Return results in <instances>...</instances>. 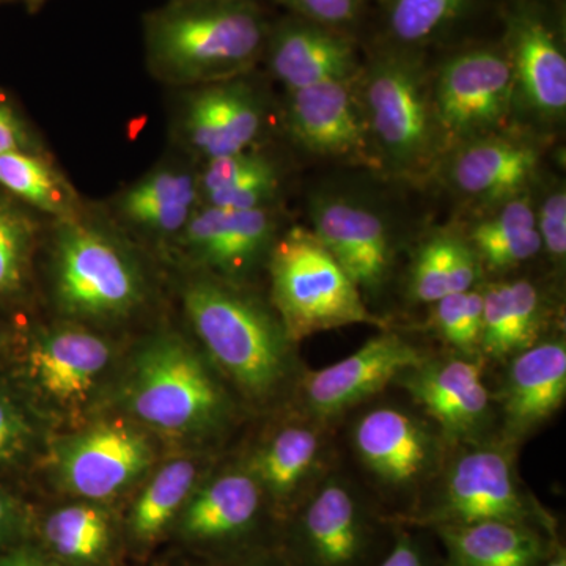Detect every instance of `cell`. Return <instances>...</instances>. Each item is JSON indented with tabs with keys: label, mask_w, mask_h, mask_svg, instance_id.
I'll use <instances>...</instances> for the list:
<instances>
[{
	"label": "cell",
	"mask_w": 566,
	"mask_h": 566,
	"mask_svg": "<svg viewBox=\"0 0 566 566\" xmlns=\"http://www.w3.org/2000/svg\"><path fill=\"white\" fill-rule=\"evenodd\" d=\"M32 523L28 506L0 488V551L31 538Z\"/></svg>",
	"instance_id": "40"
},
{
	"label": "cell",
	"mask_w": 566,
	"mask_h": 566,
	"mask_svg": "<svg viewBox=\"0 0 566 566\" xmlns=\"http://www.w3.org/2000/svg\"><path fill=\"white\" fill-rule=\"evenodd\" d=\"M32 438V423L24 408L0 387V468L20 460Z\"/></svg>",
	"instance_id": "37"
},
{
	"label": "cell",
	"mask_w": 566,
	"mask_h": 566,
	"mask_svg": "<svg viewBox=\"0 0 566 566\" xmlns=\"http://www.w3.org/2000/svg\"><path fill=\"white\" fill-rule=\"evenodd\" d=\"M266 520L275 524L262 486L240 461L199 483L172 532L203 558L237 557L271 549L259 543Z\"/></svg>",
	"instance_id": "10"
},
{
	"label": "cell",
	"mask_w": 566,
	"mask_h": 566,
	"mask_svg": "<svg viewBox=\"0 0 566 566\" xmlns=\"http://www.w3.org/2000/svg\"><path fill=\"white\" fill-rule=\"evenodd\" d=\"M428 354L403 335L381 329L352 356L319 370L305 368L294 389L297 411L334 427Z\"/></svg>",
	"instance_id": "11"
},
{
	"label": "cell",
	"mask_w": 566,
	"mask_h": 566,
	"mask_svg": "<svg viewBox=\"0 0 566 566\" xmlns=\"http://www.w3.org/2000/svg\"><path fill=\"white\" fill-rule=\"evenodd\" d=\"M485 360L450 353L427 357L408 368L394 385L434 423L449 447L497 433L494 394L488 389Z\"/></svg>",
	"instance_id": "12"
},
{
	"label": "cell",
	"mask_w": 566,
	"mask_h": 566,
	"mask_svg": "<svg viewBox=\"0 0 566 566\" xmlns=\"http://www.w3.org/2000/svg\"><path fill=\"white\" fill-rule=\"evenodd\" d=\"M202 482L199 464L175 458L145 483L123 521V538L137 554L147 553L174 531L193 490Z\"/></svg>",
	"instance_id": "28"
},
{
	"label": "cell",
	"mask_w": 566,
	"mask_h": 566,
	"mask_svg": "<svg viewBox=\"0 0 566 566\" xmlns=\"http://www.w3.org/2000/svg\"><path fill=\"white\" fill-rule=\"evenodd\" d=\"M7 0H0V6H2V3H6Z\"/></svg>",
	"instance_id": "47"
},
{
	"label": "cell",
	"mask_w": 566,
	"mask_h": 566,
	"mask_svg": "<svg viewBox=\"0 0 566 566\" xmlns=\"http://www.w3.org/2000/svg\"><path fill=\"white\" fill-rule=\"evenodd\" d=\"M395 528L356 483L331 471L283 521L274 551L289 566H374Z\"/></svg>",
	"instance_id": "5"
},
{
	"label": "cell",
	"mask_w": 566,
	"mask_h": 566,
	"mask_svg": "<svg viewBox=\"0 0 566 566\" xmlns=\"http://www.w3.org/2000/svg\"><path fill=\"white\" fill-rule=\"evenodd\" d=\"M520 446L494 433L450 447L441 471L401 526L428 528L509 521L558 534L556 517L539 504L517 471Z\"/></svg>",
	"instance_id": "4"
},
{
	"label": "cell",
	"mask_w": 566,
	"mask_h": 566,
	"mask_svg": "<svg viewBox=\"0 0 566 566\" xmlns=\"http://www.w3.org/2000/svg\"><path fill=\"white\" fill-rule=\"evenodd\" d=\"M200 200L197 177L186 170L158 169L123 193V218L155 237H180Z\"/></svg>",
	"instance_id": "29"
},
{
	"label": "cell",
	"mask_w": 566,
	"mask_h": 566,
	"mask_svg": "<svg viewBox=\"0 0 566 566\" xmlns=\"http://www.w3.org/2000/svg\"><path fill=\"white\" fill-rule=\"evenodd\" d=\"M182 304L205 356L245 401L270 406L294 394L305 368L275 311L211 274L186 283Z\"/></svg>",
	"instance_id": "1"
},
{
	"label": "cell",
	"mask_w": 566,
	"mask_h": 566,
	"mask_svg": "<svg viewBox=\"0 0 566 566\" xmlns=\"http://www.w3.org/2000/svg\"><path fill=\"white\" fill-rule=\"evenodd\" d=\"M497 395V433L521 446L560 411L566 398V340L549 334L505 360Z\"/></svg>",
	"instance_id": "17"
},
{
	"label": "cell",
	"mask_w": 566,
	"mask_h": 566,
	"mask_svg": "<svg viewBox=\"0 0 566 566\" xmlns=\"http://www.w3.org/2000/svg\"><path fill=\"white\" fill-rule=\"evenodd\" d=\"M482 264L465 238L438 233L428 238L412 260L409 293L419 304H434L453 293L479 286Z\"/></svg>",
	"instance_id": "30"
},
{
	"label": "cell",
	"mask_w": 566,
	"mask_h": 566,
	"mask_svg": "<svg viewBox=\"0 0 566 566\" xmlns=\"http://www.w3.org/2000/svg\"><path fill=\"white\" fill-rule=\"evenodd\" d=\"M289 125L308 150L334 158L367 155V133L348 81L324 82L292 91Z\"/></svg>",
	"instance_id": "24"
},
{
	"label": "cell",
	"mask_w": 566,
	"mask_h": 566,
	"mask_svg": "<svg viewBox=\"0 0 566 566\" xmlns=\"http://www.w3.org/2000/svg\"><path fill=\"white\" fill-rule=\"evenodd\" d=\"M516 82L504 52L479 48L442 66L436 85V122L452 139L490 132L504 122Z\"/></svg>",
	"instance_id": "14"
},
{
	"label": "cell",
	"mask_w": 566,
	"mask_h": 566,
	"mask_svg": "<svg viewBox=\"0 0 566 566\" xmlns=\"http://www.w3.org/2000/svg\"><path fill=\"white\" fill-rule=\"evenodd\" d=\"M7 2L21 3L28 13L33 14L39 13V11L43 9L44 6H46L48 0H7Z\"/></svg>",
	"instance_id": "46"
},
{
	"label": "cell",
	"mask_w": 566,
	"mask_h": 566,
	"mask_svg": "<svg viewBox=\"0 0 566 566\" xmlns=\"http://www.w3.org/2000/svg\"><path fill=\"white\" fill-rule=\"evenodd\" d=\"M509 59L515 82L534 109L560 117L566 109V59L556 32L535 7L517 3L509 17Z\"/></svg>",
	"instance_id": "21"
},
{
	"label": "cell",
	"mask_w": 566,
	"mask_h": 566,
	"mask_svg": "<svg viewBox=\"0 0 566 566\" xmlns=\"http://www.w3.org/2000/svg\"><path fill=\"white\" fill-rule=\"evenodd\" d=\"M0 188L29 207L55 216L57 221L81 216L80 197L73 186L39 150L0 156Z\"/></svg>",
	"instance_id": "33"
},
{
	"label": "cell",
	"mask_w": 566,
	"mask_h": 566,
	"mask_svg": "<svg viewBox=\"0 0 566 566\" xmlns=\"http://www.w3.org/2000/svg\"><path fill=\"white\" fill-rule=\"evenodd\" d=\"M333 428L296 409L244 458L277 527L334 471Z\"/></svg>",
	"instance_id": "13"
},
{
	"label": "cell",
	"mask_w": 566,
	"mask_h": 566,
	"mask_svg": "<svg viewBox=\"0 0 566 566\" xmlns=\"http://www.w3.org/2000/svg\"><path fill=\"white\" fill-rule=\"evenodd\" d=\"M252 2H255V0H252Z\"/></svg>",
	"instance_id": "48"
},
{
	"label": "cell",
	"mask_w": 566,
	"mask_h": 566,
	"mask_svg": "<svg viewBox=\"0 0 566 566\" xmlns=\"http://www.w3.org/2000/svg\"><path fill=\"white\" fill-rule=\"evenodd\" d=\"M482 326L483 292L479 286L469 292L449 294L431 304V331L452 353L482 359Z\"/></svg>",
	"instance_id": "35"
},
{
	"label": "cell",
	"mask_w": 566,
	"mask_h": 566,
	"mask_svg": "<svg viewBox=\"0 0 566 566\" xmlns=\"http://www.w3.org/2000/svg\"><path fill=\"white\" fill-rule=\"evenodd\" d=\"M536 216V229L542 238V248L551 259L564 263L566 255V196L556 191L543 200Z\"/></svg>",
	"instance_id": "38"
},
{
	"label": "cell",
	"mask_w": 566,
	"mask_h": 566,
	"mask_svg": "<svg viewBox=\"0 0 566 566\" xmlns=\"http://www.w3.org/2000/svg\"><path fill=\"white\" fill-rule=\"evenodd\" d=\"M266 51L275 76L292 91L349 81L357 69L352 40L307 20L286 21L271 31Z\"/></svg>",
	"instance_id": "22"
},
{
	"label": "cell",
	"mask_w": 566,
	"mask_h": 566,
	"mask_svg": "<svg viewBox=\"0 0 566 566\" xmlns=\"http://www.w3.org/2000/svg\"><path fill=\"white\" fill-rule=\"evenodd\" d=\"M153 461L150 433L132 417H111L59 439L51 464L71 497L109 504L136 485Z\"/></svg>",
	"instance_id": "9"
},
{
	"label": "cell",
	"mask_w": 566,
	"mask_h": 566,
	"mask_svg": "<svg viewBox=\"0 0 566 566\" xmlns=\"http://www.w3.org/2000/svg\"><path fill=\"white\" fill-rule=\"evenodd\" d=\"M21 150H36L35 142L17 112L0 102V156Z\"/></svg>",
	"instance_id": "42"
},
{
	"label": "cell",
	"mask_w": 566,
	"mask_h": 566,
	"mask_svg": "<svg viewBox=\"0 0 566 566\" xmlns=\"http://www.w3.org/2000/svg\"><path fill=\"white\" fill-rule=\"evenodd\" d=\"M35 241V219L0 193V300L24 290Z\"/></svg>",
	"instance_id": "34"
},
{
	"label": "cell",
	"mask_w": 566,
	"mask_h": 566,
	"mask_svg": "<svg viewBox=\"0 0 566 566\" xmlns=\"http://www.w3.org/2000/svg\"><path fill=\"white\" fill-rule=\"evenodd\" d=\"M482 270L505 273L542 251L534 208L526 199L506 202L502 210L476 223L468 238Z\"/></svg>",
	"instance_id": "32"
},
{
	"label": "cell",
	"mask_w": 566,
	"mask_h": 566,
	"mask_svg": "<svg viewBox=\"0 0 566 566\" xmlns=\"http://www.w3.org/2000/svg\"><path fill=\"white\" fill-rule=\"evenodd\" d=\"M538 566H566V549L562 542H558L549 556L545 558Z\"/></svg>",
	"instance_id": "45"
},
{
	"label": "cell",
	"mask_w": 566,
	"mask_h": 566,
	"mask_svg": "<svg viewBox=\"0 0 566 566\" xmlns=\"http://www.w3.org/2000/svg\"><path fill=\"white\" fill-rule=\"evenodd\" d=\"M270 33L252 0H169L144 18L153 76L175 85L232 81L259 61Z\"/></svg>",
	"instance_id": "2"
},
{
	"label": "cell",
	"mask_w": 566,
	"mask_h": 566,
	"mask_svg": "<svg viewBox=\"0 0 566 566\" xmlns=\"http://www.w3.org/2000/svg\"><path fill=\"white\" fill-rule=\"evenodd\" d=\"M471 0H387L390 35L403 46H417L447 31Z\"/></svg>",
	"instance_id": "36"
},
{
	"label": "cell",
	"mask_w": 566,
	"mask_h": 566,
	"mask_svg": "<svg viewBox=\"0 0 566 566\" xmlns=\"http://www.w3.org/2000/svg\"><path fill=\"white\" fill-rule=\"evenodd\" d=\"M54 241L55 303L85 322H117L147 296L139 262L109 230L81 216L57 221Z\"/></svg>",
	"instance_id": "7"
},
{
	"label": "cell",
	"mask_w": 566,
	"mask_h": 566,
	"mask_svg": "<svg viewBox=\"0 0 566 566\" xmlns=\"http://www.w3.org/2000/svg\"><path fill=\"white\" fill-rule=\"evenodd\" d=\"M274 219L266 208L234 211L196 210L180 243L192 262L214 277L241 285L274 244Z\"/></svg>",
	"instance_id": "18"
},
{
	"label": "cell",
	"mask_w": 566,
	"mask_h": 566,
	"mask_svg": "<svg viewBox=\"0 0 566 566\" xmlns=\"http://www.w3.org/2000/svg\"><path fill=\"white\" fill-rule=\"evenodd\" d=\"M197 182L205 207L234 211L266 208L279 188L273 163L249 151L211 159Z\"/></svg>",
	"instance_id": "31"
},
{
	"label": "cell",
	"mask_w": 566,
	"mask_h": 566,
	"mask_svg": "<svg viewBox=\"0 0 566 566\" xmlns=\"http://www.w3.org/2000/svg\"><path fill=\"white\" fill-rule=\"evenodd\" d=\"M0 566H57L33 539L0 551Z\"/></svg>",
	"instance_id": "43"
},
{
	"label": "cell",
	"mask_w": 566,
	"mask_h": 566,
	"mask_svg": "<svg viewBox=\"0 0 566 566\" xmlns=\"http://www.w3.org/2000/svg\"><path fill=\"white\" fill-rule=\"evenodd\" d=\"M270 274L274 311L293 344L353 324L389 329L312 230L296 227L274 241Z\"/></svg>",
	"instance_id": "6"
},
{
	"label": "cell",
	"mask_w": 566,
	"mask_h": 566,
	"mask_svg": "<svg viewBox=\"0 0 566 566\" xmlns=\"http://www.w3.org/2000/svg\"><path fill=\"white\" fill-rule=\"evenodd\" d=\"M312 232L352 277L360 293L385 289L392 271L389 230L376 212L352 200H322L312 211Z\"/></svg>",
	"instance_id": "19"
},
{
	"label": "cell",
	"mask_w": 566,
	"mask_h": 566,
	"mask_svg": "<svg viewBox=\"0 0 566 566\" xmlns=\"http://www.w3.org/2000/svg\"><path fill=\"white\" fill-rule=\"evenodd\" d=\"M444 549V566H538L558 534L509 521H483L433 528Z\"/></svg>",
	"instance_id": "25"
},
{
	"label": "cell",
	"mask_w": 566,
	"mask_h": 566,
	"mask_svg": "<svg viewBox=\"0 0 566 566\" xmlns=\"http://www.w3.org/2000/svg\"><path fill=\"white\" fill-rule=\"evenodd\" d=\"M304 20L338 31L359 17L363 0H285Z\"/></svg>",
	"instance_id": "39"
},
{
	"label": "cell",
	"mask_w": 566,
	"mask_h": 566,
	"mask_svg": "<svg viewBox=\"0 0 566 566\" xmlns=\"http://www.w3.org/2000/svg\"><path fill=\"white\" fill-rule=\"evenodd\" d=\"M31 539L57 566H112L125 542L109 505L80 499L33 517Z\"/></svg>",
	"instance_id": "23"
},
{
	"label": "cell",
	"mask_w": 566,
	"mask_h": 566,
	"mask_svg": "<svg viewBox=\"0 0 566 566\" xmlns=\"http://www.w3.org/2000/svg\"><path fill=\"white\" fill-rule=\"evenodd\" d=\"M374 566H433V560L412 527L397 524L389 549Z\"/></svg>",
	"instance_id": "41"
},
{
	"label": "cell",
	"mask_w": 566,
	"mask_h": 566,
	"mask_svg": "<svg viewBox=\"0 0 566 566\" xmlns=\"http://www.w3.org/2000/svg\"><path fill=\"white\" fill-rule=\"evenodd\" d=\"M133 420L174 439H208L234 416L232 395L214 365L181 335L159 333L134 354L123 381Z\"/></svg>",
	"instance_id": "3"
},
{
	"label": "cell",
	"mask_w": 566,
	"mask_h": 566,
	"mask_svg": "<svg viewBox=\"0 0 566 566\" xmlns=\"http://www.w3.org/2000/svg\"><path fill=\"white\" fill-rule=\"evenodd\" d=\"M260 129L259 99L240 82L207 85L182 111V137L207 161L248 151Z\"/></svg>",
	"instance_id": "20"
},
{
	"label": "cell",
	"mask_w": 566,
	"mask_h": 566,
	"mask_svg": "<svg viewBox=\"0 0 566 566\" xmlns=\"http://www.w3.org/2000/svg\"><path fill=\"white\" fill-rule=\"evenodd\" d=\"M349 447L376 493L390 502L395 524L433 483L450 449L428 417L397 403L365 408L353 420Z\"/></svg>",
	"instance_id": "8"
},
{
	"label": "cell",
	"mask_w": 566,
	"mask_h": 566,
	"mask_svg": "<svg viewBox=\"0 0 566 566\" xmlns=\"http://www.w3.org/2000/svg\"><path fill=\"white\" fill-rule=\"evenodd\" d=\"M482 292L480 357L485 364H504L549 335L545 300L534 282H493Z\"/></svg>",
	"instance_id": "26"
},
{
	"label": "cell",
	"mask_w": 566,
	"mask_h": 566,
	"mask_svg": "<svg viewBox=\"0 0 566 566\" xmlns=\"http://www.w3.org/2000/svg\"><path fill=\"white\" fill-rule=\"evenodd\" d=\"M192 566H289L274 549L256 551L244 556L227 558H203Z\"/></svg>",
	"instance_id": "44"
},
{
	"label": "cell",
	"mask_w": 566,
	"mask_h": 566,
	"mask_svg": "<svg viewBox=\"0 0 566 566\" xmlns=\"http://www.w3.org/2000/svg\"><path fill=\"white\" fill-rule=\"evenodd\" d=\"M112 357L114 348L102 335L63 324L33 335L22 368L36 397L71 411L91 400L109 371Z\"/></svg>",
	"instance_id": "16"
},
{
	"label": "cell",
	"mask_w": 566,
	"mask_h": 566,
	"mask_svg": "<svg viewBox=\"0 0 566 566\" xmlns=\"http://www.w3.org/2000/svg\"><path fill=\"white\" fill-rule=\"evenodd\" d=\"M538 151L524 142L486 137L469 142L453 159V185L482 200L512 199L534 177Z\"/></svg>",
	"instance_id": "27"
},
{
	"label": "cell",
	"mask_w": 566,
	"mask_h": 566,
	"mask_svg": "<svg viewBox=\"0 0 566 566\" xmlns=\"http://www.w3.org/2000/svg\"><path fill=\"white\" fill-rule=\"evenodd\" d=\"M368 117L376 140L395 164L420 166L433 144L430 103L422 74L409 55L395 54L376 63L365 87Z\"/></svg>",
	"instance_id": "15"
}]
</instances>
